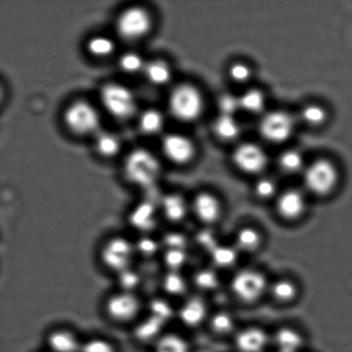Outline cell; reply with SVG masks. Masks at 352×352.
<instances>
[{
    "mask_svg": "<svg viewBox=\"0 0 352 352\" xmlns=\"http://www.w3.org/2000/svg\"><path fill=\"white\" fill-rule=\"evenodd\" d=\"M104 309L112 322L127 324L133 322L140 316L142 302L133 292L120 291L107 298Z\"/></svg>",
    "mask_w": 352,
    "mask_h": 352,
    "instance_id": "5",
    "label": "cell"
},
{
    "mask_svg": "<svg viewBox=\"0 0 352 352\" xmlns=\"http://www.w3.org/2000/svg\"><path fill=\"white\" fill-rule=\"evenodd\" d=\"M136 253V246L132 241L126 237L115 236L102 244L99 258L107 270L120 274L132 268Z\"/></svg>",
    "mask_w": 352,
    "mask_h": 352,
    "instance_id": "2",
    "label": "cell"
},
{
    "mask_svg": "<svg viewBox=\"0 0 352 352\" xmlns=\"http://www.w3.org/2000/svg\"><path fill=\"white\" fill-rule=\"evenodd\" d=\"M230 78L237 82H244L250 78V68L243 64H236L230 70Z\"/></svg>",
    "mask_w": 352,
    "mask_h": 352,
    "instance_id": "41",
    "label": "cell"
},
{
    "mask_svg": "<svg viewBox=\"0 0 352 352\" xmlns=\"http://www.w3.org/2000/svg\"><path fill=\"white\" fill-rule=\"evenodd\" d=\"M80 352H116V349L108 340L93 338L82 343Z\"/></svg>",
    "mask_w": 352,
    "mask_h": 352,
    "instance_id": "34",
    "label": "cell"
},
{
    "mask_svg": "<svg viewBox=\"0 0 352 352\" xmlns=\"http://www.w3.org/2000/svg\"><path fill=\"white\" fill-rule=\"evenodd\" d=\"M65 122L68 129L78 134H89L98 130L100 118L94 107L85 101L72 103L65 110Z\"/></svg>",
    "mask_w": 352,
    "mask_h": 352,
    "instance_id": "7",
    "label": "cell"
},
{
    "mask_svg": "<svg viewBox=\"0 0 352 352\" xmlns=\"http://www.w3.org/2000/svg\"><path fill=\"white\" fill-rule=\"evenodd\" d=\"M154 352H190L189 344L177 333L162 334L155 343Z\"/></svg>",
    "mask_w": 352,
    "mask_h": 352,
    "instance_id": "20",
    "label": "cell"
},
{
    "mask_svg": "<svg viewBox=\"0 0 352 352\" xmlns=\"http://www.w3.org/2000/svg\"><path fill=\"white\" fill-rule=\"evenodd\" d=\"M294 122L287 113L276 111L268 113L261 120L260 132L264 139L272 143L284 142L291 137Z\"/></svg>",
    "mask_w": 352,
    "mask_h": 352,
    "instance_id": "10",
    "label": "cell"
},
{
    "mask_svg": "<svg viewBox=\"0 0 352 352\" xmlns=\"http://www.w3.org/2000/svg\"><path fill=\"white\" fill-rule=\"evenodd\" d=\"M192 209L197 219L206 224L216 223L222 213L219 200L207 192L199 193L195 197Z\"/></svg>",
    "mask_w": 352,
    "mask_h": 352,
    "instance_id": "13",
    "label": "cell"
},
{
    "mask_svg": "<svg viewBox=\"0 0 352 352\" xmlns=\"http://www.w3.org/2000/svg\"><path fill=\"white\" fill-rule=\"evenodd\" d=\"M241 109L248 113H256L264 109L265 98L257 89H251L239 98Z\"/></svg>",
    "mask_w": 352,
    "mask_h": 352,
    "instance_id": "27",
    "label": "cell"
},
{
    "mask_svg": "<svg viewBox=\"0 0 352 352\" xmlns=\"http://www.w3.org/2000/svg\"><path fill=\"white\" fill-rule=\"evenodd\" d=\"M303 179L309 191L317 196H326L336 188L338 174L332 164L320 160L307 168Z\"/></svg>",
    "mask_w": 352,
    "mask_h": 352,
    "instance_id": "8",
    "label": "cell"
},
{
    "mask_svg": "<svg viewBox=\"0 0 352 352\" xmlns=\"http://www.w3.org/2000/svg\"><path fill=\"white\" fill-rule=\"evenodd\" d=\"M164 125V116L160 110L150 109L141 113L140 126L143 133L153 135L160 133L163 129Z\"/></svg>",
    "mask_w": 352,
    "mask_h": 352,
    "instance_id": "22",
    "label": "cell"
},
{
    "mask_svg": "<svg viewBox=\"0 0 352 352\" xmlns=\"http://www.w3.org/2000/svg\"><path fill=\"white\" fill-rule=\"evenodd\" d=\"M270 289L272 298L281 303L291 302L298 296V288L289 279H279L272 284Z\"/></svg>",
    "mask_w": 352,
    "mask_h": 352,
    "instance_id": "24",
    "label": "cell"
},
{
    "mask_svg": "<svg viewBox=\"0 0 352 352\" xmlns=\"http://www.w3.org/2000/svg\"><path fill=\"white\" fill-rule=\"evenodd\" d=\"M267 344V333L256 327L243 329L236 338V346L240 352H263Z\"/></svg>",
    "mask_w": 352,
    "mask_h": 352,
    "instance_id": "16",
    "label": "cell"
},
{
    "mask_svg": "<svg viewBox=\"0 0 352 352\" xmlns=\"http://www.w3.org/2000/svg\"><path fill=\"white\" fill-rule=\"evenodd\" d=\"M231 291L240 301L252 303L258 301L267 288V281L261 272L245 269L234 274L230 283Z\"/></svg>",
    "mask_w": 352,
    "mask_h": 352,
    "instance_id": "6",
    "label": "cell"
},
{
    "mask_svg": "<svg viewBox=\"0 0 352 352\" xmlns=\"http://www.w3.org/2000/svg\"><path fill=\"white\" fill-rule=\"evenodd\" d=\"M255 195L261 199L272 198L276 192V184L270 179L264 178L260 179L254 186Z\"/></svg>",
    "mask_w": 352,
    "mask_h": 352,
    "instance_id": "39",
    "label": "cell"
},
{
    "mask_svg": "<svg viewBox=\"0 0 352 352\" xmlns=\"http://www.w3.org/2000/svg\"><path fill=\"white\" fill-rule=\"evenodd\" d=\"M168 106L175 118L182 122H192L201 113V95L192 85H179L171 92Z\"/></svg>",
    "mask_w": 352,
    "mask_h": 352,
    "instance_id": "3",
    "label": "cell"
},
{
    "mask_svg": "<svg viewBox=\"0 0 352 352\" xmlns=\"http://www.w3.org/2000/svg\"><path fill=\"white\" fill-rule=\"evenodd\" d=\"M119 64L123 72L130 74H137V72L144 70L146 65L144 64L140 54L135 53V52H127V53L122 54V56L120 58Z\"/></svg>",
    "mask_w": 352,
    "mask_h": 352,
    "instance_id": "30",
    "label": "cell"
},
{
    "mask_svg": "<svg viewBox=\"0 0 352 352\" xmlns=\"http://www.w3.org/2000/svg\"><path fill=\"white\" fill-rule=\"evenodd\" d=\"M214 132L221 139L231 140L240 133V126L233 116L221 115L214 123Z\"/></svg>",
    "mask_w": 352,
    "mask_h": 352,
    "instance_id": "25",
    "label": "cell"
},
{
    "mask_svg": "<svg viewBox=\"0 0 352 352\" xmlns=\"http://www.w3.org/2000/svg\"><path fill=\"white\" fill-rule=\"evenodd\" d=\"M234 326L233 317L227 313H217L210 320V327L214 332L226 334L233 330Z\"/></svg>",
    "mask_w": 352,
    "mask_h": 352,
    "instance_id": "32",
    "label": "cell"
},
{
    "mask_svg": "<svg viewBox=\"0 0 352 352\" xmlns=\"http://www.w3.org/2000/svg\"><path fill=\"white\" fill-rule=\"evenodd\" d=\"M87 48L89 53L98 57H105L115 50V43L107 36H95L89 40Z\"/></svg>",
    "mask_w": 352,
    "mask_h": 352,
    "instance_id": "29",
    "label": "cell"
},
{
    "mask_svg": "<svg viewBox=\"0 0 352 352\" xmlns=\"http://www.w3.org/2000/svg\"><path fill=\"white\" fill-rule=\"evenodd\" d=\"M207 315L206 303L200 298H190L179 310V317L184 325L197 327L204 322Z\"/></svg>",
    "mask_w": 352,
    "mask_h": 352,
    "instance_id": "17",
    "label": "cell"
},
{
    "mask_svg": "<svg viewBox=\"0 0 352 352\" xmlns=\"http://www.w3.org/2000/svg\"><path fill=\"white\" fill-rule=\"evenodd\" d=\"M101 100L107 111L117 119L130 118L136 111L135 96L129 88L118 82H109L103 86Z\"/></svg>",
    "mask_w": 352,
    "mask_h": 352,
    "instance_id": "4",
    "label": "cell"
},
{
    "mask_svg": "<svg viewBox=\"0 0 352 352\" xmlns=\"http://www.w3.org/2000/svg\"><path fill=\"white\" fill-rule=\"evenodd\" d=\"M279 164L288 173H295L302 166V157L298 151H288L281 155Z\"/></svg>",
    "mask_w": 352,
    "mask_h": 352,
    "instance_id": "31",
    "label": "cell"
},
{
    "mask_svg": "<svg viewBox=\"0 0 352 352\" xmlns=\"http://www.w3.org/2000/svg\"><path fill=\"white\" fill-rule=\"evenodd\" d=\"M148 80L155 85H164L170 82L171 78V69L166 62L156 60L149 62L144 67Z\"/></svg>",
    "mask_w": 352,
    "mask_h": 352,
    "instance_id": "21",
    "label": "cell"
},
{
    "mask_svg": "<svg viewBox=\"0 0 352 352\" xmlns=\"http://www.w3.org/2000/svg\"><path fill=\"white\" fill-rule=\"evenodd\" d=\"M162 148L165 156L175 164L188 163L195 153L191 140L182 134H168L164 138Z\"/></svg>",
    "mask_w": 352,
    "mask_h": 352,
    "instance_id": "12",
    "label": "cell"
},
{
    "mask_svg": "<svg viewBox=\"0 0 352 352\" xmlns=\"http://www.w3.org/2000/svg\"><path fill=\"white\" fill-rule=\"evenodd\" d=\"M306 202L305 197L296 190H288L278 197L277 212L285 220L298 219L305 213Z\"/></svg>",
    "mask_w": 352,
    "mask_h": 352,
    "instance_id": "14",
    "label": "cell"
},
{
    "mask_svg": "<svg viewBox=\"0 0 352 352\" xmlns=\"http://www.w3.org/2000/svg\"><path fill=\"white\" fill-rule=\"evenodd\" d=\"M278 343L283 350L291 351L300 344V337L292 330L284 329L277 336Z\"/></svg>",
    "mask_w": 352,
    "mask_h": 352,
    "instance_id": "37",
    "label": "cell"
},
{
    "mask_svg": "<svg viewBox=\"0 0 352 352\" xmlns=\"http://www.w3.org/2000/svg\"><path fill=\"white\" fill-rule=\"evenodd\" d=\"M96 147L102 156L109 157L116 156L119 153L120 144L115 134L101 132L96 137Z\"/></svg>",
    "mask_w": 352,
    "mask_h": 352,
    "instance_id": "26",
    "label": "cell"
},
{
    "mask_svg": "<svg viewBox=\"0 0 352 352\" xmlns=\"http://www.w3.org/2000/svg\"><path fill=\"white\" fill-rule=\"evenodd\" d=\"M154 316L153 319L148 320L144 325L141 326L140 330L139 331L140 339L148 340H151V337H156L158 336V330L160 329V318L157 316Z\"/></svg>",
    "mask_w": 352,
    "mask_h": 352,
    "instance_id": "40",
    "label": "cell"
},
{
    "mask_svg": "<svg viewBox=\"0 0 352 352\" xmlns=\"http://www.w3.org/2000/svg\"><path fill=\"white\" fill-rule=\"evenodd\" d=\"M186 261V255L181 250H171L168 254V262L171 267H179Z\"/></svg>",
    "mask_w": 352,
    "mask_h": 352,
    "instance_id": "43",
    "label": "cell"
},
{
    "mask_svg": "<svg viewBox=\"0 0 352 352\" xmlns=\"http://www.w3.org/2000/svg\"><path fill=\"white\" fill-rule=\"evenodd\" d=\"M47 344L51 352H80L82 343L74 331L60 327L47 334Z\"/></svg>",
    "mask_w": 352,
    "mask_h": 352,
    "instance_id": "15",
    "label": "cell"
},
{
    "mask_svg": "<svg viewBox=\"0 0 352 352\" xmlns=\"http://www.w3.org/2000/svg\"><path fill=\"white\" fill-rule=\"evenodd\" d=\"M124 174L132 184L143 188H151L161 174L160 161L149 151L134 150L126 157Z\"/></svg>",
    "mask_w": 352,
    "mask_h": 352,
    "instance_id": "1",
    "label": "cell"
},
{
    "mask_svg": "<svg viewBox=\"0 0 352 352\" xmlns=\"http://www.w3.org/2000/svg\"><path fill=\"white\" fill-rule=\"evenodd\" d=\"M233 160L237 168L250 174L263 170L267 163L264 151L254 144H241L234 151Z\"/></svg>",
    "mask_w": 352,
    "mask_h": 352,
    "instance_id": "11",
    "label": "cell"
},
{
    "mask_svg": "<svg viewBox=\"0 0 352 352\" xmlns=\"http://www.w3.org/2000/svg\"><path fill=\"white\" fill-rule=\"evenodd\" d=\"M236 251L234 248L217 246L212 251L214 265L219 268H230L236 263Z\"/></svg>",
    "mask_w": 352,
    "mask_h": 352,
    "instance_id": "28",
    "label": "cell"
},
{
    "mask_svg": "<svg viewBox=\"0 0 352 352\" xmlns=\"http://www.w3.org/2000/svg\"><path fill=\"white\" fill-rule=\"evenodd\" d=\"M130 222L137 230H153L157 223V213L153 204L144 202L138 206L130 214Z\"/></svg>",
    "mask_w": 352,
    "mask_h": 352,
    "instance_id": "19",
    "label": "cell"
},
{
    "mask_svg": "<svg viewBox=\"0 0 352 352\" xmlns=\"http://www.w3.org/2000/svg\"><path fill=\"white\" fill-rule=\"evenodd\" d=\"M195 284L204 291H210L219 285V278L213 271H200L195 276Z\"/></svg>",
    "mask_w": 352,
    "mask_h": 352,
    "instance_id": "36",
    "label": "cell"
},
{
    "mask_svg": "<svg viewBox=\"0 0 352 352\" xmlns=\"http://www.w3.org/2000/svg\"><path fill=\"white\" fill-rule=\"evenodd\" d=\"M326 117L325 110L319 106H308L303 109L302 111V118L309 125H320V124L324 122Z\"/></svg>",
    "mask_w": 352,
    "mask_h": 352,
    "instance_id": "35",
    "label": "cell"
},
{
    "mask_svg": "<svg viewBox=\"0 0 352 352\" xmlns=\"http://www.w3.org/2000/svg\"><path fill=\"white\" fill-rule=\"evenodd\" d=\"M261 244V234L253 228H243L238 231L236 236V245L238 250L251 253L256 251Z\"/></svg>",
    "mask_w": 352,
    "mask_h": 352,
    "instance_id": "23",
    "label": "cell"
},
{
    "mask_svg": "<svg viewBox=\"0 0 352 352\" xmlns=\"http://www.w3.org/2000/svg\"><path fill=\"white\" fill-rule=\"evenodd\" d=\"M164 287L170 294L181 295L186 288V281L177 272H171L164 278Z\"/></svg>",
    "mask_w": 352,
    "mask_h": 352,
    "instance_id": "33",
    "label": "cell"
},
{
    "mask_svg": "<svg viewBox=\"0 0 352 352\" xmlns=\"http://www.w3.org/2000/svg\"><path fill=\"white\" fill-rule=\"evenodd\" d=\"M120 282L122 285V291L133 292V289L138 285L139 283V278L135 272L132 271V268L129 270L122 272L118 274Z\"/></svg>",
    "mask_w": 352,
    "mask_h": 352,
    "instance_id": "42",
    "label": "cell"
},
{
    "mask_svg": "<svg viewBox=\"0 0 352 352\" xmlns=\"http://www.w3.org/2000/svg\"><path fill=\"white\" fill-rule=\"evenodd\" d=\"M151 20L149 13L140 7H132L120 14L116 29L120 36L127 40H136L149 32Z\"/></svg>",
    "mask_w": 352,
    "mask_h": 352,
    "instance_id": "9",
    "label": "cell"
},
{
    "mask_svg": "<svg viewBox=\"0 0 352 352\" xmlns=\"http://www.w3.org/2000/svg\"><path fill=\"white\" fill-rule=\"evenodd\" d=\"M219 107L222 115L233 116L241 109L240 100L233 95H223L219 98Z\"/></svg>",
    "mask_w": 352,
    "mask_h": 352,
    "instance_id": "38",
    "label": "cell"
},
{
    "mask_svg": "<svg viewBox=\"0 0 352 352\" xmlns=\"http://www.w3.org/2000/svg\"><path fill=\"white\" fill-rule=\"evenodd\" d=\"M161 210L168 221L179 223L188 215V206L182 196L172 193L162 199Z\"/></svg>",
    "mask_w": 352,
    "mask_h": 352,
    "instance_id": "18",
    "label": "cell"
}]
</instances>
